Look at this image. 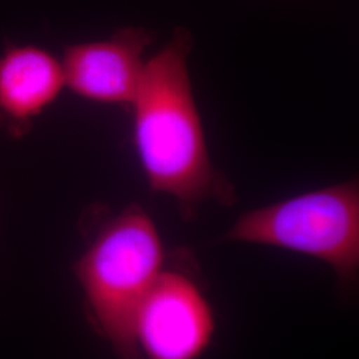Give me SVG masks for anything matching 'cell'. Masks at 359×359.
<instances>
[{"label": "cell", "mask_w": 359, "mask_h": 359, "mask_svg": "<svg viewBox=\"0 0 359 359\" xmlns=\"http://www.w3.org/2000/svg\"><path fill=\"white\" fill-rule=\"evenodd\" d=\"M193 38L177 27L167 44L147 60L130 104L133 142L151 192L173 197L185 219L205 201L236 203V191L213 167L193 95L188 56Z\"/></svg>", "instance_id": "6da1fadb"}, {"label": "cell", "mask_w": 359, "mask_h": 359, "mask_svg": "<svg viewBox=\"0 0 359 359\" xmlns=\"http://www.w3.org/2000/svg\"><path fill=\"white\" fill-rule=\"evenodd\" d=\"M165 264L154 218L130 204L104 224L74 265L90 325L118 359H142L136 314Z\"/></svg>", "instance_id": "7a4b0ae2"}, {"label": "cell", "mask_w": 359, "mask_h": 359, "mask_svg": "<svg viewBox=\"0 0 359 359\" xmlns=\"http://www.w3.org/2000/svg\"><path fill=\"white\" fill-rule=\"evenodd\" d=\"M62 62L36 46H10L0 55V117L22 132L65 90Z\"/></svg>", "instance_id": "8992f818"}, {"label": "cell", "mask_w": 359, "mask_h": 359, "mask_svg": "<svg viewBox=\"0 0 359 359\" xmlns=\"http://www.w3.org/2000/svg\"><path fill=\"white\" fill-rule=\"evenodd\" d=\"M163 268L145 295L135 321V337L147 359H200L216 333L213 306L192 270L182 264Z\"/></svg>", "instance_id": "277c9868"}, {"label": "cell", "mask_w": 359, "mask_h": 359, "mask_svg": "<svg viewBox=\"0 0 359 359\" xmlns=\"http://www.w3.org/2000/svg\"><path fill=\"white\" fill-rule=\"evenodd\" d=\"M222 238L313 257L327 264L342 286L353 287L359 270L358 181L329 185L249 210Z\"/></svg>", "instance_id": "3957f363"}, {"label": "cell", "mask_w": 359, "mask_h": 359, "mask_svg": "<svg viewBox=\"0 0 359 359\" xmlns=\"http://www.w3.org/2000/svg\"><path fill=\"white\" fill-rule=\"evenodd\" d=\"M154 39L144 27H123L109 38L68 46L60 60L65 87L92 103L130 107Z\"/></svg>", "instance_id": "5b68a950"}]
</instances>
